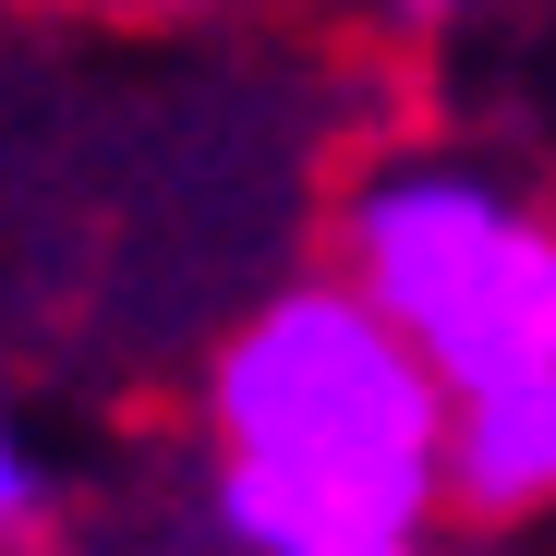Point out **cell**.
I'll use <instances>...</instances> for the list:
<instances>
[{
	"label": "cell",
	"instance_id": "obj_1",
	"mask_svg": "<svg viewBox=\"0 0 556 556\" xmlns=\"http://www.w3.org/2000/svg\"><path fill=\"white\" fill-rule=\"evenodd\" d=\"M206 520L230 556H424L435 544L447 388L351 278H291L218 339Z\"/></svg>",
	"mask_w": 556,
	"mask_h": 556
},
{
	"label": "cell",
	"instance_id": "obj_2",
	"mask_svg": "<svg viewBox=\"0 0 556 556\" xmlns=\"http://www.w3.org/2000/svg\"><path fill=\"white\" fill-rule=\"evenodd\" d=\"M327 278H351L447 400L556 376V194L508 181L459 146H388L363 157L327 230Z\"/></svg>",
	"mask_w": 556,
	"mask_h": 556
},
{
	"label": "cell",
	"instance_id": "obj_3",
	"mask_svg": "<svg viewBox=\"0 0 556 556\" xmlns=\"http://www.w3.org/2000/svg\"><path fill=\"white\" fill-rule=\"evenodd\" d=\"M447 520H472V532L556 520V376L447 400Z\"/></svg>",
	"mask_w": 556,
	"mask_h": 556
},
{
	"label": "cell",
	"instance_id": "obj_4",
	"mask_svg": "<svg viewBox=\"0 0 556 556\" xmlns=\"http://www.w3.org/2000/svg\"><path fill=\"white\" fill-rule=\"evenodd\" d=\"M49 532H61V472L37 459V435H13V447H0V544L37 556Z\"/></svg>",
	"mask_w": 556,
	"mask_h": 556
},
{
	"label": "cell",
	"instance_id": "obj_5",
	"mask_svg": "<svg viewBox=\"0 0 556 556\" xmlns=\"http://www.w3.org/2000/svg\"><path fill=\"white\" fill-rule=\"evenodd\" d=\"M388 13H400V25H459L472 0H388Z\"/></svg>",
	"mask_w": 556,
	"mask_h": 556
}]
</instances>
